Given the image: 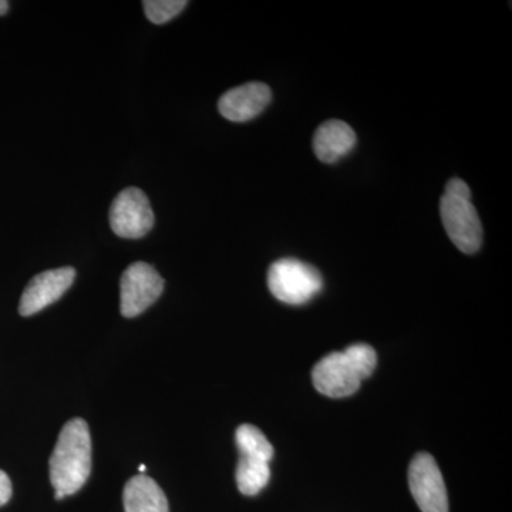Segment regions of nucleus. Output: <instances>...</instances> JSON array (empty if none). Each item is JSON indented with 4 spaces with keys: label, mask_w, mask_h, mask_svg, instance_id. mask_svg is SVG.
<instances>
[{
    "label": "nucleus",
    "mask_w": 512,
    "mask_h": 512,
    "mask_svg": "<svg viewBox=\"0 0 512 512\" xmlns=\"http://www.w3.org/2000/svg\"><path fill=\"white\" fill-rule=\"evenodd\" d=\"M272 92L264 83H247L222 94L218 101L221 116L234 123L255 119L271 103Z\"/></svg>",
    "instance_id": "obj_9"
},
{
    "label": "nucleus",
    "mask_w": 512,
    "mask_h": 512,
    "mask_svg": "<svg viewBox=\"0 0 512 512\" xmlns=\"http://www.w3.org/2000/svg\"><path fill=\"white\" fill-rule=\"evenodd\" d=\"M12 497V483L5 471L0 470V507L5 505Z\"/></svg>",
    "instance_id": "obj_16"
},
{
    "label": "nucleus",
    "mask_w": 512,
    "mask_h": 512,
    "mask_svg": "<svg viewBox=\"0 0 512 512\" xmlns=\"http://www.w3.org/2000/svg\"><path fill=\"white\" fill-rule=\"evenodd\" d=\"M164 279L146 262L128 266L120 281V311L124 318H136L160 298Z\"/></svg>",
    "instance_id": "obj_4"
},
{
    "label": "nucleus",
    "mask_w": 512,
    "mask_h": 512,
    "mask_svg": "<svg viewBox=\"0 0 512 512\" xmlns=\"http://www.w3.org/2000/svg\"><path fill=\"white\" fill-rule=\"evenodd\" d=\"M313 384L319 393L333 399L352 396L360 389L363 377L343 352L330 353L313 367Z\"/></svg>",
    "instance_id": "obj_7"
},
{
    "label": "nucleus",
    "mask_w": 512,
    "mask_h": 512,
    "mask_svg": "<svg viewBox=\"0 0 512 512\" xmlns=\"http://www.w3.org/2000/svg\"><path fill=\"white\" fill-rule=\"evenodd\" d=\"M440 215L453 244L464 254H476L483 244V225L471 202L466 181L460 178L448 181L440 201Z\"/></svg>",
    "instance_id": "obj_2"
},
{
    "label": "nucleus",
    "mask_w": 512,
    "mask_h": 512,
    "mask_svg": "<svg viewBox=\"0 0 512 512\" xmlns=\"http://www.w3.org/2000/svg\"><path fill=\"white\" fill-rule=\"evenodd\" d=\"M74 278H76V271L72 266L50 269V271L36 275L26 286L22 298H20V315H35L55 303L73 285Z\"/></svg>",
    "instance_id": "obj_8"
},
{
    "label": "nucleus",
    "mask_w": 512,
    "mask_h": 512,
    "mask_svg": "<svg viewBox=\"0 0 512 512\" xmlns=\"http://www.w3.org/2000/svg\"><path fill=\"white\" fill-rule=\"evenodd\" d=\"M126 512H168L164 491L153 478L138 474L126 484L123 494Z\"/></svg>",
    "instance_id": "obj_11"
},
{
    "label": "nucleus",
    "mask_w": 512,
    "mask_h": 512,
    "mask_svg": "<svg viewBox=\"0 0 512 512\" xmlns=\"http://www.w3.org/2000/svg\"><path fill=\"white\" fill-rule=\"evenodd\" d=\"M138 470H140L141 474H143L144 471H146V466H140V467H138Z\"/></svg>",
    "instance_id": "obj_18"
},
{
    "label": "nucleus",
    "mask_w": 512,
    "mask_h": 512,
    "mask_svg": "<svg viewBox=\"0 0 512 512\" xmlns=\"http://www.w3.org/2000/svg\"><path fill=\"white\" fill-rule=\"evenodd\" d=\"M9 10V2L6 0H0V16L6 15Z\"/></svg>",
    "instance_id": "obj_17"
},
{
    "label": "nucleus",
    "mask_w": 512,
    "mask_h": 512,
    "mask_svg": "<svg viewBox=\"0 0 512 512\" xmlns=\"http://www.w3.org/2000/svg\"><path fill=\"white\" fill-rule=\"evenodd\" d=\"M409 485L414 501L423 512H448L446 484L436 460L417 454L409 468Z\"/></svg>",
    "instance_id": "obj_6"
},
{
    "label": "nucleus",
    "mask_w": 512,
    "mask_h": 512,
    "mask_svg": "<svg viewBox=\"0 0 512 512\" xmlns=\"http://www.w3.org/2000/svg\"><path fill=\"white\" fill-rule=\"evenodd\" d=\"M268 288L278 301L305 305L323 288L322 275L315 266L298 259H279L268 271Z\"/></svg>",
    "instance_id": "obj_3"
},
{
    "label": "nucleus",
    "mask_w": 512,
    "mask_h": 512,
    "mask_svg": "<svg viewBox=\"0 0 512 512\" xmlns=\"http://www.w3.org/2000/svg\"><path fill=\"white\" fill-rule=\"evenodd\" d=\"M345 353L350 357L356 369L359 370L363 380L372 376V373L375 372L377 355L372 346L359 343V345L349 346L348 349H345Z\"/></svg>",
    "instance_id": "obj_15"
},
{
    "label": "nucleus",
    "mask_w": 512,
    "mask_h": 512,
    "mask_svg": "<svg viewBox=\"0 0 512 512\" xmlns=\"http://www.w3.org/2000/svg\"><path fill=\"white\" fill-rule=\"evenodd\" d=\"M57 500L76 494L92 473V437L83 419L64 424L49 461Z\"/></svg>",
    "instance_id": "obj_1"
},
{
    "label": "nucleus",
    "mask_w": 512,
    "mask_h": 512,
    "mask_svg": "<svg viewBox=\"0 0 512 512\" xmlns=\"http://www.w3.org/2000/svg\"><path fill=\"white\" fill-rule=\"evenodd\" d=\"M356 134L342 120L325 121L313 137V151L322 163L335 164L356 146Z\"/></svg>",
    "instance_id": "obj_10"
},
{
    "label": "nucleus",
    "mask_w": 512,
    "mask_h": 512,
    "mask_svg": "<svg viewBox=\"0 0 512 512\" xmlns=\"http://www.w3.org/2000/svg\"><path fill=\"white\" fill-rule=\"evenodd\" d=\"M238 490L242 494L252 497L261 493L269 483L271 470L269 463L264 461L252 460V458L241 457L237 467Z\"/></svg>",
    "instance_id": "obj_13"
},
{
    "label": "nucleus",
    "mask_w": 512,
    "mask_h": 512,
    "mask_svg": "<svg viewBox=\"0 0 512 512\" xmlns=\"http://www.w3.org/2000/svg\"><path fill=\"white\" fill-rule=\"evenodd\" d=\"M110 225L121 238L138 239L147 235L154 225V212L147 195L136 187L121 191L110 208Z\"/></svg>",
    "instance_id": "obj_5"
},
{
    "label": "nucleus",
    "mask_w": 512,
    "mask_h": 512,
    "mask_svg": "<svg viewBox=\"0 0 512 512\" xmlns=\"http://www.w3.org/2000/svg\"><path fill=\"white\" fill-rule=\"evenodd\" d=\"M235 441L241 457L269 463L274 457V447L258 427L242 424L235 433Z\"/></svg>",
    "instance_id": "obj_12"
},
{
    "label": "nucleus",
    "mask_w": 512,
    "mask_h": 512,
    "mask_svg": "<svg viewBox=\"0 0 512 512\" xmlns=\"http://www.w3.org/2000/svg\"><path fill=\"white\" fill-rule=\"evenodd\" d=\"M188 2L185 0H146L143 2L147 19L156 25L170 22L175 16L180 15Z\"/></svg>",
    "instance_id": "obj_14"
}]
</instances>
